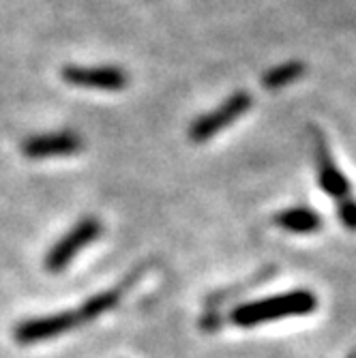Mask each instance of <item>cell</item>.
<instances>
[{
    "label": "cell",
    "mask_w": 356,
    "mask_h": 358,
    "mask_svg": "<svg viewBox=\"0 0 356 358\" xmlns=\"http://www.w3.org/2000/svg\"><path fill=\"white\" fill-rule=\"evenodd\" d=\"M275 223L285 232L313 234L322 227V215L307 206H294V208H287L275 215Z\"/></svg>",
    "instance_id": "cell-8"
},
{
    "label": "cell",
    "mask_w": 356,
    "mask_h": 358,
    "mask_svg": "<svg viewBox=\"0 0 356 358\" xmlns=\"http://www.w3.org/2000/svg\"><path fill=\"white\" fill-rule=\"evenodd\" d=\"M315 307H318V299L313 292L294 289V292H285V294L238 305L232 311V322L236 327L251 329V327H257V324H266V322L279 320V317L313 313Z\"/></svg>",
    "instance_id": "cell-1"
},
{
    "label": "cell",
    "mask_w": 356,
    "mask_h": 358,
    "mask_svg": "<svg viewBox=\"0 0 356 358\" xmlns=\"http://www.w3.org/2000/svg\"><path fill=\"white\" fill-rule=\"evenodd\" d=\"M337 217H339V221L346 230L356 232V200L352 198V195L337 202Z\"/></svg>",
    "instance_id": "cell-11"
},
{
    "label": "cell",
    "mask_w": 356,
    "mask_h": 358,
    "mask_svg": "<svg viewBox=\"0 0 356 358\" xmlns=\"http://www.w3.org/2000/svg\"><path fill=\"white\" fill-rule=\"evenodd\" d=\"M80 324H82V320H80L78 311H60V313L32 317V320L22 322L13 331V337L22 345H32V343H41V341L69 333L71 329L80 327Z\"/></svg>",
    "instance_id": "cell-5"
},
{
    "label": "cell",
    "mask_w": 356,
    "mask_h": 358,
    "mask_svg": "<svg viewBox=\"0 0 356 358\" xmlns=\"http://www.w3.org/2000/svg\"><path fill=\"white\" fill-rule=\"evenodd\" d=\"M62 80L69 86L78 88H94V90H122L129 84V73L120 67H76L67 64L60 71Z\"/></svg>",
    "instance_id": "cell-6"
},
{
    "label": "cell",
    "mask_w": 356,
    "mask_h": 358,
    "mask_svg": "<svg viewBox=\"0 0 356 358\" xmlns=\"http://www.w3.org/2000/svg\"><path fill=\"white\" fill-rule=\"evenodd\" d=\"M118 299H120V292H118V289L99 292V294H94L92 299H88V301L80 307V311H78L82 324H84V322H92V320H97L99 315L112 311V309L118 305Z\"/></svg>",
    "instance_id": "cell-10"
},
{
    "label": "cell",
    "mask_w": 356,
    "mask_h": 358,
    "mask_svg": "<svg viewBox=\"0 0 356 358\" xmlns=\"http://www.w3.org/2000/svg\"><path fill=\"white\" fill-rule=\"evenodd\" d=\"M84 148V140L76 131H56L43 136H30L22 142V152L28 159L69 157Z\"/></svg>",
    "instance_id": "cell-7"
},
{
    "label": "cell",
    "mask_w": 356,
    "mask_h": 358,
    "mask_svg": "<svg viewBox=\"0 0 356 358\" xmlns=\"http://www.w3.org/2000/svg\"><path fill=\"white\" fill-rule=\"evenodd\" d=\"M251 103H253L251 92L236 90L221 106H217L215 110L198 116L196 120L189 124V140L196 142V144L208 142L211 138H215L221 131V129L230 127L234 120H238L243 114H247Z\"/></svg>",
    "instance_id": "cell-2"
},
{
    "label": "cell",
    "mask_w": 356,
    "mask_h": 358,
    "mask_svg": "<svg viewBox=\"0 0 356 358\" xmlns=\"http://www.w3.org/2000/svg\"><path fill=\"white\" fill-rule=\"evenodd\" d=\"M101 236V221L97 217L80 219L71 230L64 234L45 255V268L50 273H60L71 259L90 243Z\"/></svg>",
    "instance_id": "cell-3"
},
{
    "label": "cell",
    "mask_w": 356,
    "mask_h": 358,
    "mask_svg": "<svg viewBox=\"0 0 356 358\" xmlns=\"http://www.w3.org/2000/svg\"><path fill=\"white\" fill-rule=\"evenodd\" d=\"M307 67L305 62L301 60H290V62H283L279 67H273L269 69L264 76H262V86L266 90H279V88H285L290 84H294L297 80H301L305 76Z\"/></svg>",
    "instance_id": "cell-9"
},
{
    "label": "cell",
    "mask_w": 356,
    "mask_h": 358,
    "mask_svg": "<svg viewBox=\"0 0 356 358\" xmlns=\"http://www.w3.org/2000/svg\"><path fill=\"white\" fill-rule=\"evenodd\" d=\"M311 131H313L311 136H313V157H315V168H318V182H320L322 191L329 193L331 198H335L337 202L350 198V193H352L350 180L337 168L325 134L315 127L311 129Z\"/></svg>",
    "instance_id": "cell-4"
}]
</instances>
